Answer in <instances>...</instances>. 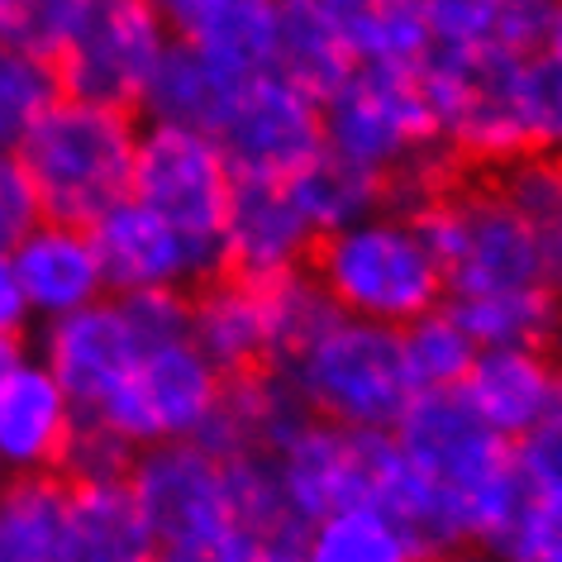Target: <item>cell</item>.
I'll list each match as a JSON object with an SVG mask.
<instances>
[{
    "mask_svg": "<svg viewBox=\"0 0 562 562\" xmlns=\"http://www.w3.org/2000/svg\"><path fill=\"white\" fill-rule=\"evenodd\" d=\"M329 315L311 277L252 281L220 272L191 296V339L220 376L272 372L281 358Z\"/></svg>",
    "mask_w": 562,
    "mask_h": 562,
    "instance_id": "obj_8",
    "label": "cell"
},
{
    "mask_svg": "<svg viewBox=\"0 0 562 562\" xmlns=\"http://www.w3.org/2000/svg\"><path fill=\"white\" fill-rule=\"evenodd\" d=\"M491 187L529 224L543 272L562 291V158H525L491 177Z\"/></svg>",
    "mask_w": 562,
    "mask_h": 562,
    "instance_id": "obj_29",
    "label": "cell"
},
{
    "mask_svg": "<svg viewBox=\"0 0 562 562\" xmlns=\"http://www.w3.org/2000/svg\"><path fill=\"white\" fill-rule=\"evenodd\" d=\"M38 220H44V205L20 153H0V252H15L38 229Z\"/></svg>",
    "mask_w": 562,
    "mask_h": 562,
    "instance_id": "obj_34",
    "label": "cell"
},
{
    "mask_svg": "<svg viewBox=\"0 0 562 562\" xmlns=\"http://www.w3.org/2000/svg\"><path fill=\"white\" fill-rule=\"evenodd\" d=\"M58 562H158L144 510L124 476H63L58 482Z\"/></svg>",
    "mask_w": 562,
    "mask_h": 562,
    "instance_id": "obj_19",
    "label": "cell"
},
{
    "mask_svg": "<svg viewBox=\"0 0 562 562\" xmlns=\"http://www.w3.org/2000/svg\"><path fill=\"white\" fill-rule=\"evenodd\" d=\"M81 419L53 372L34 353L0 382V476L5 482H63Z\"/></svg>",
    "mask_w": 562,
    "mask_h": 562,
    "instance_id": "obj_16",
    "label": "cell"
},
{
    "mask_svg": "<svg viewBox=\"0 0 562 562\" xmlns=\"http://www.w3.org/2000/svg\"><path fill=\"white\" fill-rule=\"evenodd\" d=\"M191 334V301L187 296H105L87 311L53 319L38 329L34 358L53 372L63 396L72 401L77 419H91L115 382L148 353L153 344L187 339Z\"/></svg>",
    "mask_w": 562,
    "mask_h": 562,
    "instance_id": "obj_7",
    "label": "cell"
},
{
    "mask_svg": "<svg viewBox=\"0 0 562 562\" xmlns=\"http://www.w3.org/2000/svg\"><path fill=\"white\" fill-rule=\"evenodd\" d=\"M325 153L386 181L401 210H419L453 181L425 81L391 67H358L325 101Z\"/></svg>",
    "mask_w": 562,
    "mask_h": 562,
    "instance_id": "obj_2",
    "label": "cell"
},
{
    "mask_svg": "<svg viewBox=\"0 0 562 562\" xmlns=\"http://www.w3.org/2000/svg\"><path fill=\"white\" fill-rule=\"evenodd\" d=\"M234 187L238 177L229 172V162H224V153L210 134L172 130V124H144L138 130L130 201L153 210L195 244L220 252Z\"/></svg>",
    "mask_w": 562,
    "mask_h": 562,
    "instance_id": "obj_11",
    "label": "cell"
},
{
    "mask_svg": "<svg viewBox=\"0 0 562 562\" xmlns=\"http://www.w3.org/2000/svg\"><path fill=\"white\" fill-rule=\"evenodd\" d=\"M0 482H5V476H0Z\"/></svg>",
    "mask_w": 562,
    "mask_h": 562,
    "instance_id": "obj_42",
    "label": "cell"
},
{
    "mask_svg": "<svg viewBox=\"0 0 562 562\" xmlns=\"http://www.w3.org/2000/svg\"><path fill=\"white\" fill-rule=\"evenodd\" d=\"M24 353H30L24 344H5V339H0V382H5V376L15 372V362H20Z\"/></svg>",
    "mask_w": 562,
    "mask_h": 562,
    "instance_id": "obj_40",
    "label": "cell"
},
{
    "mask_svg": "<svg viewBox=\"0 0 562 562\" xmlns=\"http://www.w3.org/2000/svg\"><path fill=\"white\" fill-rule=\"evenodd\" d=\"M138 130L144 124L134 120V110L58 95L48 115L34 124V134L20 144V162L34 181L44 220L91 229L105 210L130 201Z\"/></svg>",
    "mask_w": 562,
    "mask_h": 562,
    "instance_id": "obj_5",
    "label": "cell"
},
{
    "mask_svg": "<svg viewBox=\"0 0 562 562\" xmlns=\"http://www.w3.org/2000/svg\"><path fill=\"white\" fill-rule=\"evenodd\" d=\"M305 277L329 301V311L396 334L443 311L439 252L415 210L401 205H386L339 234H325Z\"/></svg>",
    "mask_w": 562,
    "mask_h": 562,
    "instance_id": "obj_3",
    "label": "cell"
},
{
    "mask_svg": "<svg viewBox=\"0 0 562 562\" xmlns=\"http://www.w3.org/2000/svg\"><path fill=\"white\" fill-rule=\"evenodd\" d=\"M291 191H296L305 220L315 224L319 238L339 234V229H348V224H358V220H368V215H376V210L391 205L386 181L358 172V167L329 158V153H319V158L291 181Z\"/></svg>",
    "mask_w": 562,
    "mask_h": 562,
    "instance_id": "obj_28",
    "label": "cell"
},
{
    "mask_svg": "<svg viewBox=\"0 0 562 562\" xmlns=\"http://www.w3.org/2000/svg\"><path fill=\"white\" fill-rule=\"evenodd\" d=\"M220 391H224L220 368L187 334V339H167L153 344L148 353H138V362L101 401V411L81 419V425L105 429L130 453L162 443H191L205 434L210 415L220 405Z\"/></svg>",
    "mask_w": 562,
    "mask_h": 562,
    "instance_id": "obj_9",
    "label": "cell"
},
{
    "mask_svg": "<svg viewBox=\"0 0 562 562\" xmlns=\"http://www.w3.org/2000/svg\"><path fill=\"white\" fill-rule=\"evenodd\" d=\"M543 53L562 67V5H553V24H548V44H543Z\"/></svg>",
    "mask_w": 562,
    "mask_h": 562,
    "instance_id": "obj_39",
    "label": "cell"
},
{
    "mask_svg": "<svg viewBox=\"0 0 562 562\" xmlns=\"http://www.w3.org/2000/svg\"><path fill=\"white\" fill-rule=\"evenodd\" d=\"M443 267V305H468L519 291H558L543 272L529 224L486 181H448L415 210ZM562 296V291H558Z\"/></svg>",
    "mask_w": 562,
    "mask_h": 562,
    "instance_id": "obj_6",
    "label": "cell"
},
{
    "mask_svg": "<svg viewBox=\"0 0 562 562\" xmlns=\"http://www.w3.org/2000/svg\"><path fill=\"white\" fill-rule=\"evenodd\" d=\"M344 24L358 67L425 72L434 48L425 0H344Z\"/></svg>",
    "mask_w": 562,
    "mask_h": 562,
    "instance_id": "obj_26",
    "label": "cell"
},
{
    "mask_svg": "<svg viewBox=\"0 0 562 562\" xmlns=\"http://www.w3.org/2000/svg\"><path fill=\"white\" fill-rule=\"evenodd\" d=\"M10 258H15L24 301H30L38 329L110 296L105 272H101V252H95V238L87 224L38 220V229L24 238Z\"/></svg>",
    "mask_w": 562,
    "mask_h": 562,
    "instance_id": "obj_21",
    "label": "cell"
},
{
    "mask_svg": "<svg viewBox=\"0 0 562 562\" xmlns=\"http://www.w3.org/2000/svg\"><path fill=\"white\" fill-rule=\"evenodd\" d=\"M167 48H172V34H167L162 5H148V0H87L53 72H58L63 95L138 110Z\"/></svg>",
    "mask_w": 562,
    "mask_h": 562,
    "instance_id": "obj_10",
    "label": "cell"
},
{
    "mask_svg": "<svg viewBox=\"0 0 562 562\" xmlns=\"http://www.w3.org/2000/svg\"><path fill=\"white\" fill-rule=\"evenodd\" d=\"M305 419V405L277 372L224 376L220 405L195 443L220 458H277Z\"/></svg>",
    "mask_w": 562,
    "mask_h": 562,
    "instance_id": "obj_22",
    "label": "cell"
},
{
    "mask_svg": "<svg viewBox=\"0 0 562 562\" xmlns=\"http://www.w3.org/2000/svg\"><path fill=\"white\" fill-rule=\"evenodd\" d=\"M124 482H130L158 548L205 543L238 529L229 462L195 439L134 453Z\"/></svg>",
    "mask_w": 562,
    "mask_h": 562,
    "instance_id": "obj_13",
    "label": "cell"
},
{
    "mask_svg": "<svg viewBox=\"0 0 562 562\" xmlns=\"http://www.w3.org/2000/svg\"><path fill=\"white\" fill-rule=\"evenodd\" d=\"M172 44L238 81L277 72L281 5L277 0H172L162 5Z\"/></svg>",
    "mask_w": 562,
    "mask_h": 562,
    "instance_id": "obj_20",
    "label": "cell"
},
{
    "mask_svg": "<svg viewBox=\"0 0 562 562\" xmlns=\"http://www.w3.org/2000/svg\"><path fill=\"white\" fill-rule=\"evenodd\" d=\"M529 486L519 476V453L491 434L458 396H415L391 429V472L376 491V510L419 543L425 558L453 548H496Z\"/></svg>",
    "mask_w": 562,
    "mask_h": 562,
    "instance_id": "obj_1",
    "label": "cell"
},
{
    "mask_svg": "<svg viewBox=\"0 0 562 562\" xmlns=\"http://www.w3.org/2000/svg\"><path fill=\"white\" fill-rule=\"evenodd\" d=\"M215 144L238 181H296L325 153V105L281 72L238 87Z\"/></svg>",
    "mask_w": 562,
    "mask_h": 562,
    "instance_id": "obj_12",
    "label": "cell"
},
{
    "mask_svg": "<svg viewBox=\"0 0 562 562\" xmlns=\"http://www.w3.org/2000/svg\"><path fill=\"white\" fill-rule=\"evenodd\" d=\"M58 482H0V562H58Z\"/></svg>",
    "mask_w": 562,
    "mask_h": 562,
    "instance_id": "obj_32",
    "label": "cell"
},
{
    "mask_svg": "<svg viewBox=\"0 0 562 562\" xmlns=\"http://www.w3.org/2000/svg\"><path fill=\"white\" fill-rule=\"evenodd\" d=\"M515 453H519V476H525L529 496L562 505V405L525 443H515Z\"/></svg>",
    "mask_w": 562,
    "mask_h": 562,
    "instance_id": "obj_35",
    "label": "cell"
},
{
    "mask_svg": "<svg viewBox=\"0 0 562 562\" xmlns=\"http://www.w3.org/2000/svg\"><path fill=\"white\" fill-rule=\"evenodd\" d=\"M101 252L105 291L120 301L130 296H195L210 277H220V252L195 244L138 201H120L91 224Z\"/></svg>",
    "mask_w": 562,
    "mask_h": 562,
    "instance_id": "obj_15",
    "label": "cell"
},
{
    "mask_svg": "<svg viewBox=\"0 0 562 562\" xmlns=\"http://www.w3.org/2000/svg\"><path fill=\"white\" fill-rule=\"evenodd\" d=\"M272 372L296 391L311 419L353 434H391L415 401L401 334L362 325L339 311L319 319Z\"/></svg>",
    "mask_w": 562,
    "mask_h": 562,
    "instance_id": "obj_4",
    "label": "cell"
},
{
    "mask_svg": "<svg viewBox=\"0 0 562 562\" xmlns=\"http://www.w3.org/2000/svg\"><path fill=\"white\" fill-rule=\"evenodd\" d=\"M238 87H244L238 77L220 72V67H210L205 58H195L191 48L172 44L162 53V63H158V72H153L138 110L148 115L144 124H172V130H195V134L215 138Z\"/></svg>",
    "mask_w": 562,
    "mask_h": 562,
    "instance_id": "obj_25",
    "label": "cell"
},
{
    "mask_svg": "<svg viewBox=\"0 0 562 562\" xmlns=\"http://www.w3.org/2000/svg\"><path fill=\"white\" fill-rule=\"evenodd\" d=\"M58 95L63 87L48 58L0 38V153H20Z\"/></svg>",
    "mask_w": 562,
    "mask_h": 562,
    "instance_id": "obj_31",
    "label": "cell"
},
{
    "mask_svg": "<svg viewBox=\"0 0 562 562\" xmlns=\"http://www.w3.org/2000/svg\"><path fill=\"white\" fill-rule=\"evenodd\" d=\"M272 472L305 525L353 505H376V491L391 472V434H353L305 419L272 458Z\"/></svg>",
    "mask_w": 562,
    "mask_h": 562,
    "instance_id": "obj_14",
    "label": "cell"
},
{
    "mask_svg": "<svg viewBox=\"0 0 562 562\" xmlns=\"http://www.w3.org/2000/svg\"><path fill=\"white\" fill-rule=\"evenodd\" d=\"M401 358L415 396H453L476 358V344L448 311H434L401 329Z\"/></svg>",
    "mask_w": 562,
    "mask_h": 562,
    "instance_id": "obj_30",
    "label": "cell"
},
{
    "mask_svg": "<svg viewBox=\"0 0 562 562\" xmlns=\"http://www.w3.org/2000/svg\"><path fill=\"white\" fill-rule=\"evenodd\" d=\"M158 562H262V558H258V548L248 543V533L234 529V533H224V539L158 548Z\"/></svg>",
    "mask_w": 562,
    "mask_h": 562,
    "instance_id": "obj_37",
    "label": "cell"
},
{
    "mask_svg": "<svg viewBox=\"0 0 562 562\" xmlns=\"http://www.w3.org/2000/svg\"><path fill=\"white\" fill-rule=\"evenodd\" d=\"M429 562H501V558H496V548L468 543V548H453V553H439V558H429Z\"/></svg>",
    "mask_w": 562,
    "mask_h": 562,
    "instance_id": "obj_38",
    "label": "cell"
},
{
    "mask_svg": "<svg viewBox=\"0 0 562 562\" xmlns=\"http://www.w3.org/2000/svg\"><path fill=\"white\" fill-rule=\"evenodd\" d=\"M496 558L501 562H562V505L529 496L510 533L496 543Z\"/></svg>",
    "mask_w": 562,
    "mask_h": 562,
    "instance_id": "obj_33",
    "label": "cell"
},
{
    "mask_svg": "<svg viewBox=\"0 0 562 562\" xmlns=\"http://www.w3.org/2000/svg\"><path fill=\"white\" fill-rule=\"evenodd\" d=\"M553 358H558V372H562V334H558V353Z\"/></svg>",
    "mask_w": 562,
    "mask_h": 562,
    "instance_id": "obj_41",
    "label": "cell"
},
{
    "mask_svg": "<svg viewBox=\"0 0 562 562\" xmlns=\"http://www.w3.org/2000/svg\"><path fill=\"white\" fill-rule=\"evenodd\" d=\"M315 224L291 191V181H238L220 234V267L252 281H281L311 272Z\"/></svg>",
    "mask_w": 562,
    "mask_h": 562,
    "instance_id": "obj_17",
    "label": "cell"
},
{
    "mask_svg": "<svg viewBox=\"0 0 562 562\" xmlns=\"http://www.w3.org/2000/svg\"><path fill=\"white\" fill-rule=\"evenodd\" d=\"M34 329V311L24 301V286H20V272H15V258L0 252V339L5 344H24V334Z\"/></svg>",
    "mask_w": 562,
    "mask_h": 562,
    "instance_id": "obj_36",
    "label": "cell"
},
{
    "mask_svg": "<svg viewBox=\"0 0 562 562\" xmlns=\"http://www.w3.org/2000/svg\"><path fill=\"white\" fill-rule=\"evenodd\" d=\"M277 72L296 81L305 95H315L319 105L358 72L344 24V0H281Z\"/></svg>",
    "mask_w": 562,
    "mask_h": 562,
    "instance_id": "obj_24",
    "label": "cell"
},
{
    "mask_svg": "<svg viewBox=\"0 0 562 562\" xmlns=\"http://www.w3.org/2000/svg\"><path fill=\"white\" fill-rule=\"evenodd\" d=\"M429 53H543L553 5L548 0H425Z\"/></svg>",
    "mask_w": 562,
    "mask_h": 562,
    "instance_id": "obj_23",
    "label": "cell"
},
{
    "mask_svg": "<svg viewBox=\"0 0 562 562\" xmlns=\"http://www.w3.org/2000/svg\"><path fill=\"white\" fill-rule=\"evenodd\" d=\"M296 562H429L419 543L376 505H353L305 529Z\"/></svg>",
    "mask_w": 562,
    "mask_h": 562,
    "instance_id": "obj_27",
    "label": "cell"
},
{
    "mask_svg": "<svg viewBox=\"0 0 562 562\" xmlns=\"http://www.w3.org/2000/svg\"><path fill=\"white\" fill-rule=\"evenodd\" d=\"M453 396L505 443H525L562 405V372L548 348H476Z\"/></svg>",
    "mask_w": 562,
    "mask_h": 562,
    "instance_id": "obj_18",
    "label": "cell"
}]
</instances>
